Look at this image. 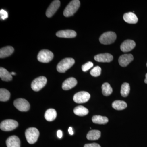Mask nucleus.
<instances>
[{"mask_svg":"<svg viewBox=\"0 0 147 147\" xmlns=\"http://www.w3.org/2000/svg\"><path fill=\"white\" fill-rule=\"evenodd\" d=\"M74 63L75 61L73 58H65L58 63L57 67V70L60 73H64L71 68Z\"/></svg>","mask_w":147,"mask_h":147,"instance_id":"f257e3e1","label":"nucleus"},{"mask_svg":"<svg viewBox=\"0 0 147 147\" xmlns=\"http://www.w3.org/2000/svg\"><path fill=\"white\" fill-rule=\"evenodd\" d=\"M80 6V2L79 0H73L69 3L63 11L64 16L69 17L73 16L79 9Z\"/></svg>","mask_w":147,"mask_h":147,"instance_id":"f03ea898","label":"nucleus"},{"mask_svg":"<svg viewBox=\"0 0 147 147\" xmlns=\"http://www.w3.org/2000/svg\"><path fill=\"white\" fill-rule=\"evenodd\" d=\"M25 135L27 142L30 144H34L37 142L39 137V131L35 127H30L26 130Z\"/></svg>","mask_w":147,"mask_h":147,"instance_id":"7ed1b4c3","label":"nucleus"},{"mask_svg":"<svg viewBox=\"0 0 147 147\" xmlns=\"http://www.w3.org/2000/svg\"><path fill=\"white\" fill-rule=\"evenodd\" d=\"M117 38L115 33L113 32H108L101 35L99 38L100 43L104 45H109L115 42Z\"/></svg>","mask_w":147,"mask_h":147,"instance_id":"20e7f679","label":"nucleus"},{"mask_svg":"<svg viewBox=\"0 0 147 147\" xmlns=\"http://www.w3.org/2000/svg\"><path fill=\"white\" fill-rule=\"evenodd\" d=\"M18 124L16 121L7 119L3 121L0 125V128L4 131H11L17 128Z\"/></svg>","mask_w":147,"mask_h":147,"instance_id":"39448f33","label":"nucleus"},{"mask_svg":"<svg viewBox=\"0 0 147 147\" xmlns=\"http://www.w3.org/2000/svg\"><path fill=\"white\" fill-rule=\"evenodd\" d=\"M47 80L45 76H39L34 79L31 84L32 89L36 92L39 91L47 84Z\"/></svg>","mask_w":147,"mask_h":147,"instance_id":"423d86ee","label":"nucleus"},{"mask_svg":"<svg viewBox=\"0 0 147 147\" xmlns=\"http://www.w3.org/2000/svg\"><path fill=\"white\" fill-rule=\"evenodd\" d=\"M54 55L49 50H43L40 51L37 56V59L39 61L43 63H49L53 60Z\"/></svg>","mask_w":147,"mask_h":147,"instance_id":"0eeeda50","label":"nucleus"},{"mask_svg":"<svg viewBox=\"0 0 147 147\" xmlns=\"http://www.w3.org/2000/svg\"><path fill=\"white\" fill-rule=\"evenodd\" d=\"M13 105L16 109L21 112H27L30 108V104L26 99L18 98L14 100Z\"/></svg>","mask_w":147,"mask_h":147,"instance_id":"6e6552de","label":"nucleus"},{"mask_svg":"<svg viewBox=\"0 0 147 147\" xmlns=\"http://www.w3.org/2000/svg\"><path fill=\"white\" fill-rule=\"evenodd\" d=\"M90 98L88 92L85 91L79 92L75 94L73 96V100L77 103H83L88 102Z\"/></svg>","mask_w":147,"mask_h":147,"instance_id":"1a4fd4ad","label":"nucleus"},{"mask_svg":"<svg viewBox=\"0 0 147 147\" xmlns=\"http://www.w3.org/2000/svg\"><path fill=\"white\" fill-rule=\"evenodd\" d=\"M60 4V1L59 0L53 1L46 11V16L48 18L52 17L58 10Z\"/></svg>","mask_w":147,"mask_h":147,"instance_id":"9d476101","label":"nucleus"},{"mask_svg":"<svg viewBox=\"0 0 147 147\" xmlns=\"http://www.w3.org/2000/svg\"><path fill=\"white\" fill-rule=\"evenodd\" d=\"M134 59L131 54H124L121 56L119 59V63L121 66L125 67L128 65Z\"/></svg>","mask_w":147,"mask_h":147,"instance_id":"9b49d317","label":"nucleus"},{"mask_svg":"<svg viewBox=\"0 0 147 147\" xmlns=\"http://www.w3.org/2000/svg\"><path fill=\"white\" fill-rule=\"evenodd\" d=\"M135 46L136 43L133 40H127L121 45V50L124 53H127L133 50Z\"/></svg>","mask_w":147,"mask_h":147,"instance_id":"f8f14e48","label":"nucleus"},{"mask_svg":"<svg viewBox=\"0 0 147 147\" xmlns=\"http://www.w3.org/2000/svg\"><path fill=\"white\" fill-rule=\"evenodd\" d=\"M95 60L98 62L109 63L113 59V55L109 53H104L96 55L94 57Z\"/></svg>","mask_w":147,"mask_h":147,"instance_id":"ddd939ff","label":"nucleus"},{"mask_svg":"<svg viewBox=\"0 0 147 147\" xmlns=\"http://www.w3.org/2000/svg\"><path fill=\"white\" fill-rule=\"evenodd\" d=\"M77 84V81L74 77H70L65 80L62 84L63 89L68 90L75 86Z\"/></svg>","mask_w":147,"mask_h":147,"instance_id":"4468645a","label":"nucleus"},{"mask_svg":"<svg viewBox=\"0 0 147 147\" xmlns=\"http://www.w3.org/2000/svg\"><path fill=\"white\" fill-rule=\"evenodd\" d=\"M57 36L64 38H73L76 36V33L72 30H61L56 33Z\"/></svg>","mask_w":147,"mask_h":147,"instance_id":"2eb2a0df","label":"nucleus"},{"mask_svg":"<svg viewBox=\"0 0 147 147\" xmlns=\"http://www.w3.org/2000/svg\"><path fill=\"white\" fill-rule=\"evenodd\" d=\"M7 147H20L21 142L19 138L16 136H10L6 142Z\"/></svg>","mask_w":147,"mask_h":147,"instance_id":"dca6fc26","label":"nucleus"},{"mask_svg":"<svg viewBox=\"0 0 147 147\" xmlns=\"http://www.w3.org/2000/svg\"><path fill=\"white\" fill-rule=\"evenodd\" d=\"M123 18L125 22L128 24H135L138 21L137 16L133 12H130L125 13Z\"/></svg>","mask_w":147,"mask_h":147,"instance_id":"f3484780","label":"nucleus"},{"mask_svg":"<svg viewBox=\"0 0 147 147\" xmlns=\"http://www.w3.org/2000/svg\"><path fill=\"white\" fill-rule=\"evenodd\" d=\"M14 52V49L10 46H6L1 48L0 50V58L7 57L12 55Z\"/></svg>","mask_w":147,"mask_h":147,"instance_id":"a211bd4d","label":"nucleus"},{"mask_svg":"<svg viewBox=\"0 0 147 147\" xmlns=\"http://www.w3.org/2000/svg\"><path fill=\"white\" fill-rule=\"evenodd\" d=\"M0 77L2 80L5 82L11 81L12 75L5 68L1 67L0 68Z\"/></svg>","mask_w":147,"mask_h":147,"instance_id":"6ab92c4d","label":"nucleus"},{"mask_svg":"<svg viewBox=\"0 0 147 147\" xmlns=\"http://www.w3.org/2000/svg\"><path fill=\"white\" fill-rule=\"evenodd\" d=\"M57 113L54 109H49L45 112V118L48 121L55 120L57 117Z\"/></svg>","mask_w":147,"mask_h":147,"instance_id":"aec40b11","label":"nucleus"},{"mask_svg":"<svg viewBox=\"0 0 147 147\" xmlns=\"http://www.w3.org/2000/svg\"><path fill=\"white\" fill-rule=\"evenodd\" d=\"M101 132L99 130H92L89 131L87 135V138L88 140L94 141L98 140L100 138Z\"/></svg>","mask_w":147,"mask_h":147,"instance_id":"412c9836","label":"nucleus"},{"mask_svg":"<svg viewBox=\"0 0 147 147\" xmlns=\"http://www.w3.org/2000/svg\"><path fill=\"white\" fill-rule=\"evenodd\" d=\"M74 113L75 115L79 116L86 115L89 113L88 110L82 105L78 106L74 108Z\"/></svg>","mask_w":147,"mask_h":147,"instance_id":"4be33fe9","label":"nucleus"},{"mask_svg":"<svg viewBox=\"0 0 147 147\" xmlns=\"http://www.w3.org/2000/svg\"><path fill=\"white\" fill-rule=\"evenodd\" d=\"M92 121L94 123L98 124H105L108 122V118L100 115L94 116L92 118Z\"/></svg>","mask_w":147,"mask_h":147,"instance_id":"5701e85b","label":"nucleus"},{"mask_svg":"<svg viewBox=\"0 0 147 147\" xmlns=\"http://www.w3.org/2000/svg\"><path fill=\"white\" fill-rule=\"evenodd\" d=\"M112 107L116 110H123L127 108V104L124 101L116 100L112 104Z\"/></svg>","mask_w":147,"mask_h":147,"instance_id":"b1692460","label":"nucleus"},{"mask_svg":"<svg viewBox=\"0 0 147 147\" xmlns=\"http://www.w3.org/2000/svg\"><path fill=\"white\" fill-rule=\"evenodd\" d=\"M10 93L8 90L5 89L1 88L0 90V100L5 102L9 100Z\"/></svg>","mask_w":147,"mask_h":147,"instance_id":"393cba45","label":"nucleus"},{"mask_svg":"<svg viewBox=\"0 0 147 147\" xmlns=\"http://www.w3.org/2000/svg\"><path fill=\"white\" fill-rule=\"evenodd\" d=\"M102 93L105 96H108L113 92V89L110 84L105 83L102 86Z\"/></svg>","mask_w":147,"mask_h":147,"instance_id":"a878e982","label":"nucleus"},{"mask_svg":"<svg viewBox=\"0 0 147 147\" xmlns=\"http://www.w3.org/2000/svg\"><path fill=\"white\" fill-rule=\"evenodd\" d=\"M130 92V86L128 83H124L121 87V94L123 97H127Z\"/></svg>","mask_w":147,"mask_h":147,"instance_id":"bb28decb","label":"nucleus"},{"mask_svg":"<svg viewBox=\"0 0 147 147\" xmlns=\"http://www.w3.org/2000/svg\"><path fill=\"white\" fill-rule=\"evenodd\" d=\"M101 68L100 67L97 66H96L95 67H94L91 70L90 74L92 76L97 77V76H100V74H101Z\"/></svg>","mask_w":147,"mask_h":147,"instance_id":"cd10ccee","label":"nucleus"},{"mask_svg":"<svg viewBox=\"0 0 147 147\" xmlns=\"http://www.w3.org/2000/svg\"><path fill=\"white\" fill-rule=\"evenodd\" d=\"M94 64L92 62H88V63L83 65L82 66V71L86 72L89 70L93 66Z\"/></svg>","mask_w":147,"mask_h":147,"instance_id":"c85d7f7f","label":"nucleus"},{"mask_svg":"<svg viewBox=\"0 0 147 147\" xmlns=\"http://www.w3.org/2000/svg\"><path fill=\"white\" fill-rule=\"evenodd\" d=\"M0 16H1V19L3 20H4L8 18V14L6 11L2 9L0 11Z\"/></svg>","mask_w":147,"mask_h":147,"instance_id":"c756f323","label":"nucleus"},{"mask_svg":"<svg viewBox=\"0 0 147 147\" xmlns=\"http://www.w3.org/2000/svg\"><path fill=\"white\" fill-rule=\"evenodd\" d=\"M84 147H101L100 145L96 143L86 144L84 146Z\"/></svg>","mask_w":147,"mask_h":147,"instance_id":"7c9ffc66","label":"nucleus"},{"mask_svg":"<svg viewBox=\"0 0 147 147\" xmlns=\"http://www.w3.org/2000/svg\"><path fill=\"white\" fill-rule=\"evenodd\" d=\"M57 135L58 138L61 139L63 136V133L62 131L60 130H58L57 132Z\"/></svg>","mask_w":147,"mask_h":147,"instance_id":"2f4dec72","label":"nucleus"},{"mask_svg":"<svg viewBox=\"0 0 147 147\" xmlns=\"http://www.w3.org/2000/svg\"><path fill=\"white\" fill-rule=\"evenodd\" d=\"M68 131L69 133V134H71V135H73V134H74V132L73 130H72V127H69V128L68 129Z\"/></svg>","mask_w":147,"mask_h":147,"instance_id":"473e14b6","label":"nucleus"},{"mask_svg":"<svg viewBox=\"0 0 147 147\" xmlns=\"http://www.w3.org/2000/svg\"><path fill=\"white\" fill-rule=\"evenodd\" d=\"M144 82L146 84H147V73L146 75V79H145Z\"/></svg>","mask_w":147,"mask_h":147,"instance_id":"72a5a7b5","label":"nucleus"},{"mask_svg":"<svg viewBox=\"0 0 147 147\" xmlns=\"http://www.w3.org/2000/svg\"><path fill=\"white\" fill-rule=\"evenodd\" d=\"M11 75H16V73H15V72H12L11 73Z\"/></svg>","mask_w":147,"mask_h":147,"instance_id":"f704fd0d","label":"nucleus"},{"mask_svg":"<svg viewBox=\"0 0 147 147\" xmlns=\"http://www.w3.org/2000/svg\"></svg>","mask_w":147,"mask_h":147,"instance_id":"c9c22d12","label":"nucleus"}]
</instances>
